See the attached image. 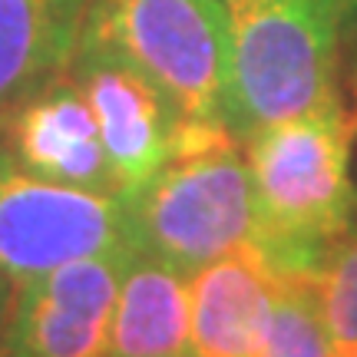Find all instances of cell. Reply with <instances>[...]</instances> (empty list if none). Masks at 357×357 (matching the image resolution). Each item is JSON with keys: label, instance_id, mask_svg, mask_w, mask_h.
<instances>
[{"label": "cell", "instance_id": "cell-1", "mask_svg": "<svg viewBox=\"0 0 357 357\" xmlns=\"http://www.w3.org/2000/svg\"><path fill=\"white\" fill-rule=\"evenodd\" d=\"M354 123L341 100L252 132L242 142L258 199V255L275 275H318L357 218Z\"/></svg>", "mask_w": 357, "mask_h": 357}, {"label": "cell", "instance_id": "cell-2", "mask_svg": "<svg viewBox=\"0 0 357 357\" xmlns=\"http://www.w3.org/2000/svg\"><path fill=\"white\" fill-rule=\"evenodd\" d=\"M132 252L182 275L258 238V199L245 146L225 126H189L176 155L116 192Z\"/></svg>", "mask_w": 357, "mask_h": 357}, {"label": "cell", "instance_id": "cell-3", "mask_svg": "<svg viewBox=\"0 0 357 357\" xmlns=\"http://www.w3.org/2000/svg\"><path fill=\"white\" fill-rule=\"evenodd\" d=\"M231 43L229 129L252 132L337 96L344 0H222Z\"/></svg>", "mask_w": 357, "mask_h": 357}, {"label": "cell", "instance_id": "cell-4", "mask_svg": "<svg viewBox=\"0 0 357 357\" xmlns=\"http://www.w3.org/2000/svg\"><path fill=\"white\" fill-rule=\"evenodd\" d=\"M83 33L139 66L189 126L229 129L231 43L222 0H89Z\"/></svg>", "mask_w": 357, "mask_h": 357}, {"label": "cell", "instance_id": "cell-5", "mask_svg": "<svg viewBox=\"0 0 357 357\" xmlns=\"http://www.w3.org/2000/svg\"><path fill=\"white\" fill-rule=\"evenodd\" d=\"M129 248L116 195L0 166V278L10 288L79 258Z\"/></svg>", "mask_w": 357, "mask_h": 357}, {"label": "cell", "instance_id": "cell-6", "mask_svg": "<svg viewBox=\"0 0 357 357\" xmlns=\"http://www.w3.org/2000/svg\"><path fill=\"white\" fill-rule=\"evenodd\" d=\"M132 248L79 258L17 284L0 357H102Z\"/></svg>", "mask_w": 357, "mask_h": 357}, {"label": "cell", "instance_id": "cell-7", "mask_svg": "<svg viewBox=\"0 0 357 357\" xmlns=\"http://www.w3.org/2000/svg\"><path fill=\"white\" fill-rule=\"evenodd\" d=\"M66 73L77 79L96 116L102 149L123 189L153 176L176 155L189 123L176 102L123 53L79 33Z\"/></svg>", "mask_w": 357, "mask_h": 357}, {"label": "cell", "instance_id": "cell-8", "mask_svg": "<svg viewBox=\"0 0 357 357\" xmlns=\"http://www.w3.org/2000/svg\"><path fill=\"white\" fill-rule=\"evenodd\" d=\"M3 146L17 166L37 178L102 195L123 189L102 149L96 116L70 73L53 77L7 119Z\"/></svg>", "mask_w": 357, "mask_h": 357}, {"label": "cell", "instance_id": "cell-9", "mask_svg": "<svg viewBox=\"0 0 357 357\" xmlns=\"http://www.w3.org/2000/svg\"><path fill=\"white\" fill-rule=\"evenodd\" d=\"M275 271L238 248L189 275V344L199 357H261Z\"/></svg>", "mask_w": 357, "mask_h": 357}, {"label": "cell", "instance_id": "cell-10", "mask_svg": "<svg viewBox=\"0 0 357 357\" xmlns=\"http://www.w3.org/2000/svg\"><path fill=\"white\" fill-rule=\"evenodd\" d=\"M89 0H0V139L40 86L66 73Z\"/></svg>", "mask_w": 357, "mask_h": 357}, {"label": "cell", "instance_id": "cell-11", "mask_svg": "<svg viewBox=\"0 0 357 357\" xmlns=\"http://www.w3.org/2000/svg\"><path fill=\"white\" fill-rule=\"evenodd\" d=\"M189 344V275L139 252L119 281L102 357H176Z\"/></svg>", "mask_w": 357, "mask_h": 357}, {"label": "cell", "instance_id": "cell-12", "mask_svg": "<svg viewBox=\"0 0 357 357\" xmlns=\"http://www.w3.org/2000/svg\"><path fill=\"white\" fill-rule=\"evenodd\" d=\"M334 341L311 275H275L261 357H331Z\"/></svg>", "mask_w": 357, "mask_h": 357}, {"label": "cell", "instance_id": "cell-13", "mask_svg": "<svg viewBox=\"0 0 357 357\" xmlns=\"http://www.w3.org/2000/svg\"><path fill=\"white\" fill-rule=\"evenodd\" d=\"M314 281L334 351L357 357V218L324 252Z\"/></svg>", "mask_w": 357, "mask_h": 357}, {"label": "cell", "instance_id": "cell-14", "mask_svg": "<svg viewBox=\"0 0 357 357\" xmlns=\"http://www.w3.org/2000/svg\"><path fill=\"white\" fill-rule=\"evenodd\" d=\"M10 298H13V288L7 281L0 278V337H3V324H7V311H10Z\"/></svg>", "mask_w": 357, "mask_h": 357}, {"label": "cell", "instance_id": "cell-15", "mask_svg": "<svg viewBox=\"0 0 357 357\" xmlns=\"http://www.w3.org/2000/svg\"><path fill=\"white\" fill-rule=\"evenodd\" d=\"M344 10H347V24L357 17V0H344Z\"/></svg>", "mask_w": 357, "mask_h": 357}, {"label": "cell", "instance_id": "cell-16", "mask_svg": "<svg viewBox=\"0 0 357 357\" xmlns=\"http://www.w3.org/2000/svg\"><path fill=\"white\" fill-rule=\"evenodd\" d=\"M7 162H10V153H7V146L0 139V166H7Z\"/></svg>", "mask_w": 357, "mask_h": 357}, {"label": "cell", "instance_id": "cell-17", "mask_svg": "<svg viewBox=\"0 0 357 357\" xmlns=\"http://www.w3.org/2000/svg\"><path fill=\"white\" fill-rule=\"evenodd\" d=\"M354 109H357V73H354Z\"/></svg>", "mask_w": 357, "mask_h": 357}, {"label": "cell", "instance_id": "cell-18", "mask_svg": "<svg viewBox=\"0 0 357 357\" xmlns=\"http://www.w3.org/2000/svg\"><path fill=\"white\" fill-rule=\"evenodd\" d=\"M176 357H199V354H195V351H192V354H185V351H182V354H176Z\"/></svg>", "mask_w": 357, "mask_h": 357}, {"label": "cell", "instance_id": "cell-19", "mask_svg": "<svg viewBox=\"0 0 357 357\" xmlns=\"http://www.w3.org/2000/svg\"><path fill=\"white\" fill-rule=\"evenodd\" d=\"M331 357H354V354H337V351H334V354Z\"/></svg>", "mask_w": 357, "mask_h": 357}]
</instances>
